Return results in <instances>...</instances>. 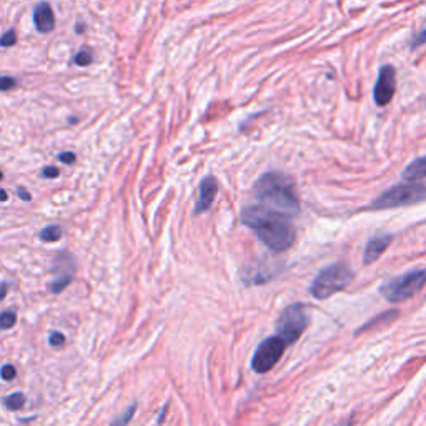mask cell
I'll return each instance as SVG.
<instances>
[{
  "label": "cell",
  "mask_w": 426,
  "mask_h": 426,
  "mask_svg": "<svg viewBox=\"0 0 426 426\" xmlns=\"http://www.w3.org/2000/svg\"><path fill=\"white\" fill-rule=\"evenodd\" d=\"M255 197L260 205L270 206L273 210L295 217L300 212V200L296 197L295 181L292 177L281 172H267L255 181Z\"/></svg>",
  "instance_id": "obj_2"
},
{
  "label": "cell",
  "mask_w": 426,
  "mask_h": 426,
  "mask_svg": "<svg viewBox=\"0 0 426 426\" xmlns=\"http://www.w3.org/2000/svg\"><path fill=\"white\" fill-rule=\"evenodd\" d=\"M7 292H9V283H6V281H2L0 283V301L7 296Z\"/></svg>",
  "instance_id": "obj_28"
},
{
  "label": "cell",
  "mask_w": 426,
  "mask_h": 426,
  "mask_svg": "<svg viewBox=\"0 0 426 426\" xmlns=\"http://www.w3.org/2000/svg\"><path fill=\"white\" fill-rule=\"evenodd\" d=\"M308 326L307 310L301 303H293L280 313L276 320V333L287 341V345L295 343L303 335Z\"/></svg>",
  "instance_id": "obj_6"
},
{
  "label": "cell",
  "mask_w": 426,
  "mask_h": 426,
  "mask_svg": "<svg viewBox=\"0 0 426 426\" xmlns=\"http://www.w3.org/2000/svg\"><path fill=\"white\" fill-rule=\"evenodd\" d=\"M17 321V315L12 310H6L0 313V330H10Z\"/></svg>",
  "instance_id": "obj_17"
},
{
  "label": "cell",
  "mask_w": 426,
  "mask_h": 426,
  "mask_svg": "<svg viewBox=\"0 0 426 426\" xmlns=\"http://www.w3.org/2000/svg\"><path fill=\"white\" fill-rule=\"evenodd\" d=\"M92 62H94V55L89 48H84V51L76 53V57H73V64L78 65V67H89Z\"/></svg>",
  "instance_id": "obj_18"
},
{
  "label": "cell",
  "mask_w": 426,
  "mask_h": 426,
  "mask_svg": "<svg viewBox=\"0 0 426 426\" xmlns=\"http://www.w3.org/2000/svg\"><path fill=\"white\" fill-rule=\"evenodd\" d=\"M84 28H85V26H82V24H78V26L76 27V32H77V34H80V32H84Z\"/></svg>",
  "instance_id": "obj_31"
},
{
  "label": "cell",
  "mask_w": 426,
  "mask_h": 426,
  "mask_svg": "<svg viewBox=\"0 0 426 426\" xmlns=\"http://www.w3.org/2000/svg\"><path fill=\"white\" fill-rule=\"evenodd\" d=\"M218 192V184L215 180V177H205L204 180L200 181V188H198V200L195 204V208H193V213L200 215L206 212L213 204L215 197H217Z\"/></svg>",
  "instance_id": "obj_10"
},
{
  "label": "cell",
  "mask_w": 426,
  "mask_h": 426,
  "mask_svg": "<svg viewBox=\"0 0 426 426\" xmlns=\"http://www.w3.org/2000/svg\"><path fill=\"white\" fill-rule=\"evenodd\" d=\"M17 195L20 197V200H24V202H30V200H32V195H30V193H28L27 190H24L22 187H19V188H17Z\"/></svg>",
  "instance_id": "obj_27"
},
{
  "label": "cell",
  "mask_w": 426,
  "mask_h": 426,
  "mask_svg": "<svg viewBox=\"0 0 426 426\" xmlns=\"http://www.w3.org/2000/svg\"><path fill=\"white\" fill-rule=\"evenodd\" d=\"M393 237L391 235L384 233V235H376L366 243L365 247V254H363V265H371L376 260L380 258L384 254L388 247H390Z\"/></svg>",
  "instance_id": "obj_12"
},
{
  "label": "cell",
  "mask_w": 426,
  "mask_h": 426,
  "mask_svg": "<svg viewBox=\"0 0 426 426\" xmlns=\"http://www.w3.org/2000/svg\"><path fill=\"white\" fill-rule=\"evenodd\" d=\"M2 179H3V173H2V172H0V180H2Z\"/></svg>",
  "instance_id": "obj_32"
},
{
  "label": "cell",
  "mask_w": 426,
  "mask_h": 426,
  "mask_svg": "<svg viewBox=\"0 0 426 426\" xmlns=\"http://www.w3.org/2000/svg\"><path fill=\"white\" fill-rule=\"evenodd\" d=\"M17 87V80L14 77L3 76L0 77V92H9V90Z\"/></svg>",
  "instance_id": "obj_21"
},
{
  "label": "cell",
  "mask_w": 426,
  "mask_h": 426,
  "mask_svg": "<svg viewBox=\"0 0 426 426\" xmlns=\"http://www.w3.org/2000/svg\"><path fill=\"white\" fill-rule=\"evenodd\" d=\"M426 285V270L416 268V270L407 272L403 275L395 276V278L387 280L380 287V293L384 296V300L390 303H401L423 290Z\"/></svg>",
  "instance_id": "obj_4"
},
{
  "label": "cell",
  "mask_w": 426,
  "mask_h": 426,
  "mask_svg": "<svg viewBox=\"0 0 426 426\" xmlns=\"http://www.w3.org/2000/svg\"><path fill=\"white\" fill-rule=\"evenodd\" d=\"M285 348H287V341L278 335L265 338L258 345V348L255 350L254 358H251V368H254L255 373H268L280 362L281 355L285 353Z\"/></svg>",
  "instance_id": "obj_7"
},
{
  "label": "cell",
  "mask_w": 426,
  "mask_h": 426,
  "mask_svg": "<svg viewBox=\"0 0 426 426\" xmlns=\"http://www.w3.org/2000/svg\"><path fill=\"white\" fill-rule=\"evenodd\" d=\"M32 19H34V26L40 34H51L53 27H55V15H53V10L48 2H40L39 6H35Z\"/></svg>",
  "instance_id": "obj_11"
},
{
  "label": "cell",
  "mask_w": 426,
  "mask_h": 426,
  "mask_svg": "<svg viewBox=\"0 0 426 426\" xmlns=\"http://www.w3.org/2000/svg\"><path fill=\"white\" fill-rule=\"evenodd\" d=\"M167 408H168V405H165L163 409H162V415H160V416H159V420H157V421H159V423H162V421H163V418H165V411H167Z\"/></svg>",
  "instance_id": "obj_30"
},
{
  "label": "cell",
  "mask_w": 426,
  "mask_h": 426,
  "mask_svg": "<svg viewBox=\"0 0 426 426\" xmlns=\"http://www.w3.org/2000/svg\"><path fill=\"white\" fill-rule=\"evenodd\" d=\"M403 179L407 181H416L426 179V155L415 159L403 170Z\"/></svg>",
  "instance_id": "obj_13"
},
{
  "label": "cell",
  "mask_w": 426,
  "mask_h": 426,
  "mask_svg": "<svg viewBox=\"0 0 426 426\" xmlns=\"http://www.w3.org/2000/svg\"><path fill=\"white\" fill-rule=\"evenodd\" d=\"M396 90V72L391 65H383L380 69L378 78L373 89V98L378 107H387L393 100Z\"/></svg>",
  "instance_id": "obj_9"
},
{
  "label": "cell",
  "mask_w": 426,
  "mask_h": 426,
  "mask_svg": "<svg viewBox=\"0 0 426 426\" xmlns=\"http://www.w3.org/2000/svg\"><path fill=\"white\" fill-rule=\"evenodd\" d=\"M59 168H55V167H44V170H42V177L44 179H57V177H59Z\"/></svg>",
  "instance_id": "obj_26"
},
{
  "label": "cell",
  "mask_w": 426,
  "mask_h": 426,
  "mask_svg": "<svg viewBox=\"0 0 426 426\" xmlns=\"http://www.w3.org/2000/svg\"><path fill=\"white\" fill-rule=\"evenodd\" d=\"M353 276L355 273L345 263H333L318 273L312 287H310V293L313 299L326 300L333 296L335 293L345 290L353 281Z\"/></svg>",
  "instance_id": "obj_3"
},
{
  "label": "cell",
  "mask_w": 426,
  "mask_h": 426,
  "mask_svg": "<svg viewBox=\"0 0 426 426\" xmlns=\"http://www.w3.org/2000/svg\"><path fill=\"white\" fill-rule=\"evenodd\" d=\"M242 222L273 251H287L295 243V229L290 217L265 205H248Z\"/></svg>",
  "instance_id": "obj_1"
},
{
  "label": "cell",
  "mask_w": 426,
  "mask_h": 426,
  "mask_svg": "<svg viewBox=\"0 0 426 426\" xmlns=\"http://www.w3.org/2000/svg\"><path fill=\"white\" fill-rule=\"evenodd\" d=\"M396 317H398V312H396V310H390V312L383 313V315H380V317H375L373 320H371V321H368V323L363 325L362 328L358 330V333L365 332V330H371V328H375V326H378V325L391 323V321H395V318H396Z\"/></svg>",
  "instance_id": "obj_14"
},
{
  "label": "cell",
  "mask_w": 426,
  "mask_h": 426,
  "mask_svg": "<svg viewBox=\"0 0 426 426\" xmlns=\"http://www.w3.org/2000/svg\"><path fill=\"white\" fill-rule=\"evenodd\" d=\"M24 403H26V396H24V393H12V395L6 396V400H3L6 408L12 409V411H17V409L24 407Z\"/></svg>",
  "instance_id": "obj_16"
},
{
  "label": "cell",
  "mask_w": 426,
  "mask_h": 426,
  "mask_svg": "<svg viewBox=\"0 0 426 426\" xmlns=\"http://www.w3.org/2000/svg\"><path fill=\"white\" fill-rule=\"evenodd\" d=\"M9 200V195H7V192L3 188H0V202H7Z\"/></svg>",
  "instance_id": "obj_29"
},
{
  "label": "cell",
  "mask_w": 426,
  "mask_h": 426,
  "mask_svg": "<svg viewBox=\"0 0 426 426\" xmlns=\"http://www.w3.org/2000/svg\"><path fill=\"white\" fill-rule=\"evenodd\" d=\"M62 235H64V230H62L60 225H48L40 230L39 238L42 240V242L51 243V242H57V240H60Z\"/></svg>",
  "instance_id": "obj_15"
},
{
  "label": "cell",
  "mask_w": 426,
  "mask_h": 426,
  "mask_svg": "<svg viewBox=\"0 0 426 426\" xmlns=\"http://www.w3.org/2000/svg\"><path fill=\"white\" fill-rule=\"evenodd\" d=\"M17 42V34H15L14 28H10V30H7L6 34L0 37V47H12V45H15Z\"/></svg>",
  "instance_id": "obj_20"
},
{
  "label": "cell",
  "mask_w": 426,
  "mask_h": 426,
  "mask_svg": "<svg viewBox=\"0 0 426 426\" xmlns=\"http://www.w3.org/2000/svg\"><path fill=\"white\" fill-rule=\"evenodd\" d=\"M15 376H17V370H15V366L10 365V363H7V365L0 368V378H2L3 382H12Z\"/></svg>",
  "instance_id": "obj_19"
},
{
  "label": "cell",
  "mask_w": 426,
  "mask_h": 426,
  "mask_svg": "<svg viewBox=\"0 0 426 426\" xmlns=\"http://www.w3.org/2000/svg\"><path fill=\"white\" fill-rule=\"evenodd\" d=\"M48 343H51V346H55V348H62L65 345V337L60 332H51Z\"/></svg>",
  "instance_id": "obj_23"
},
{
  "label": "cell",
  "mask_w": 426,
  "mask_h": 426,
  "mask_svg": "<svg viewBox=\"0 0 426 426\" xmlns=\"http://www.w3.org/2000/svg\"><path fill=\"white\" fill-rule=\"evenodd\" d=\"M426 200V187L421 184H400L383 192L371 204V210L400 208Z\"/></svg>",
  "instance_id": "obj_5"
},
{
  "label": "cell",
  "mask_w": 426,
  "mask_h": 426,
  "mask_svg": "<svg viewBox=\"0 0 426 426\" xmlns=\"http://www.w3.org/2000/svg\"><path fill=\"white\" fill-rule=\"evenodd\" d=\"M425 44H426V28H423V30H421L420 34H418L415 39H413L411 48H418V47H421V45H425Z\"/></svg>",
  "instance_id": "obj_24"
},
{
  "label": "cell",
  "mask_w": 426,
  "mask_h": 426,
  "mask_svg": "<svg viewBox=\"0 0 426 426\" xmlns=\"http://www.w3.org/2000/svg\"><path fill=\"white\" fill-rule=\"evenodd\" d=\"M76 258L67 251H60L55 255L52 262V272L55 273V280L51 285V292L53 295H59L72 283L73 280V272H76Z\"/></svg>",
  "instance_id": "obj_8"
},
{
  "label": "cell",
  "mask_w": 426,
  "mask_h": 426,
  "mask_svg": "<svg viewBox=\"0 0 426 426\" xmlns=\"http://www.w3.org/2000/svg\"><path fill=\"white\" fill-rule=\"evenodd\" d=\"M76 154H73V152H62V154H59V160L62 163H73L76 162Z\"/></svg>",
  "instance_id": "obj_25"
},
{
  "label": "cell",
  "mask_w": 426,
  "mask_h": 426,
  "mask_svg": "<svg viewBox=\"0 0 426 426\" xmlns=\"http://www.w3.org/2000/svg\"><path fill=\"white\" fill-rule=\"evenodd\" d=\"M135 409H136V405H132L130 408L127 409L125 413H123L122 416L120 418H115L114 421H112V425H127L128 421L132 420V418H134V413H135Z\"/></svg>",
  "instance_id": "obj_22"
}]
</instances>
